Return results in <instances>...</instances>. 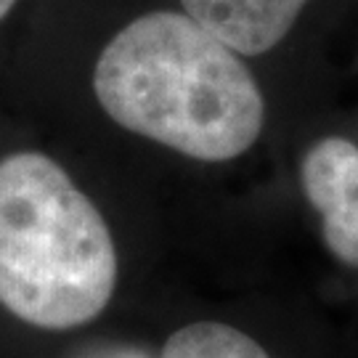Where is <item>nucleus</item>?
Returning a JSON list of instances; mask_svg holds the SVG:
<instances>
[{
    "mask_svg": "<svg viewBox=\"0 0 358 358\" xmlns=\"http://www.w3.org/2000/svg\"><path fill=\"white\" fill-rule=\"evenodd\" d=\"M93 93L120 128L202 162L250 152L266 125L239 53L183 11H149L103 45Z\"/></svg>",
    "mask_w": 358,
    "mask_h": 358,
    "instance_id": "nucleus-1",
    "label": "nucleus"
},
{
    "mask_svg": "<svg viewBox=\"0 0 358 358\" xmlns=\"http://www.w3.org/2000/svg\"><path fill=\"white\" fill-rule=\"evenodd\" d=\"M117 287V250L99 207L56 159H0V306L66 332L99 319Z\"/></svg>",
    "mask_w": 358,
    "mask_h": 358,
    "instance_id": "nucleus-2",
    "label": "nucleus"
},
{
    "mask_svg": "<svg viewBox=\"0 0 358 358\" xmlns=\"http://www.w3.org/2000/svg\"><path fill=\"white\" fill-rule=\"evenodd\" d=\"M300 183L329 252L358 268V146L343 136L313 143L300 162Z\"/></svg>",
    "mask_w": 358,
    "mask_h": 358,
    "instance_id": "nucleus-3",
    "label": "nucleus"
},
{
    "mask_svg": "<svg viewBox=\"0 0 358 358\" xmlns=\"http://www.w3.org/2000/svg\"><path fill=\"white\" fill-rule=\"evenodd\" d=\"M180 6L239 56H260L289 35L308 0H180Z\"/></svg>",
    "mask_w": 358,
    "mask_h": 358,
    "instance_id": "nucleus-4",
    "label": "nucleus"
},
{
    "mask_svg": "<svg viewBox=\"0 0 358 358\" xmlns=\"http://www.w3.org/2000/svg\"><path fill=\"white\" fill-rule=\"evenodd\" d=\"M162 358H271L242 329L220 321H196L167 337Z\"/></svg>",
    "mask_w": 358,
    "mask_h": 358,
    "instance_id": "nucleus-5",
    "label": "nucleus"
},
{
    "mask_svg": "<svg viewBox=\"0 0 358 358\" xmlns=\"http://www.w3.org/2000/svg\"><path fill=\"white\" fill-rule=\"evenodd\" d=\"M83 358H149V353H143L141 348H133V345L103 343V345L90 348V350Z\"/></svg>",
    "mask_w": 358,
    "mask_h": 358,
    "instance_id": "nucleus-6",
    "label": "nucleus"
},
{
    "mask_svg": "<svg viewBox=\"0 0 358 358\" xmlns=\"http://www.w3.org/2000/svg\"><path fill=\"white\" fill-rule=\"evenodd\" d=\"M13 6H16V0H0V22H3V19L11 13Z\"/></svg>",
    "mask_w": 358,
    "mask_h": 358,
    "instance_id": "nucleus-7",
    "label": "nucleus"
}]
</instances>
